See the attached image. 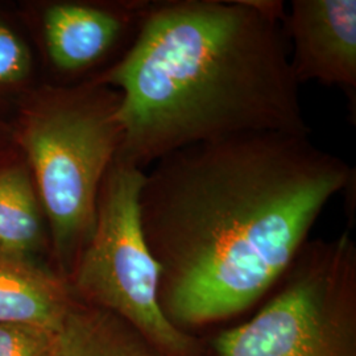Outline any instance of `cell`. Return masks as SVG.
I'll return each mask as SVG.
<instances>
[{
	"label": "cell",
	"instance_id": "6da1fadb",
	"mask_svg": "<svg viewBox=\"0 0 356 356\" xmlns=\"http://www.w3.org/2000/svg\"><path fill=\"white\" fill-rule=\"evenodd\" d=\"M355 169L309 135L244 134L169 153L145 173L139 206L175 326L231 318L272 291Z\"/></svg>",
	"mask_w": 356,
	"mask_h": 356
},
{
	"label": "cell",
	"instance_id": "7a4b0ae2",
	"mask_svg": "<svg viewBox=\"0 0 356 356\" xmlns=\"http://www.w3.org/2000/svg\"><path fill=\"white\" fill-rule=\"evenodd\" d=\"M276 0H149L139 35L99 81L122 95L118 160L144 170L244 134L310 135Z\"/></svg>",
	"mask_w": 356,
	"mask_h": 356
},
{
	"label": "cell",
	"instance_id": "3957f363",
	"mask_svg": "<svg viewBox=\"0 0 356 356\" xmlns=\"http://www.w3.org/2000/svg\"><path fill=\"white\" fill-rule=\"evenodd\" d=\"M120 101L119 91L61 95L23 132L54 250L69 276L92 234L103 179L124 140Z\"/></svg>",
	"mask_w": 356,
	"mask_h": 356
},
{
	"label": "cell",
	"instance_id": "277c9868",
	"mask_svg": "<svg viewBox=\"0 0 356 356\" xmlns=\"http://www.w3.org/2000/svg\"><path fill=\"white\" fill-rule=\"evenodd\" d=\"M144 177V170L118 159L110 166L92 234L67 281L79 301L120 316L166 355L201 356L198 341L166 318L160 305V267L141 225Z\"/></svg>",
	"mask_w": 356,
	"mask_h": 356
},
{
	"label": "cell",
	"instance_id": "5b68a950",
	"mask_svg": "<svg viewBox=\"0 0 356 356\" xmlns=\"http://www.w3.org/2000/svg\"><path fill=\"white\" fill-rule=\"evenodd\" d=\"M280 289L214 341L218 356H356V247L348 232L307 242Z\"/></svg>",
	"mask_w": 356,
	"mask_h": 356
},
{
	"label": "cell",
	"instance_id": "8992f818",
	"mask_svg": "<svg viewBox=\"0 0 356 356\" xmlns=\"http://www.w3.org/2000/svg\"><path fill=\"white\" fill-rule=\"evenodd\" d=\"M282 28L297 83L338 86L355 103V0H293Z\"/></svg>",
	"mask_w": 356,
	"mask_h": 356
},
{
	"label": "cell",
	"instance_id": "52a82bcc",
	"mask_svg": "<svg viewBox=\"0 0 356 356\" xmlns=\"http://www.w3.org/2000/svg\"><path fill=\"white\" fill-rule=\"evenodd\" d=\"M148 1L107 7L89 3L53 4L44 15V35L51 64L76 74L101 64L123 42L139 35Z\"/></svg>",
	"mask_w": 356,
	"mask_h": 356
},
{
	"label": "cell",
	"instance_id": "ba28073f",
	"mask_svg": "<svg viewBox=\"0 0 356 356\" xmlns=\"http://www.w3.org/2000/svg\"><path fill=\"white\" fill-rule=\"evenodd\" d=\"M74 300L67 279L32 256L0 248V322L56 331Z\"/></svg>",
	"mask_w": 356,
	"mask_h": 356
},
{
	"label": "cell",
	"instance_id": "9c48e42d",
	"mask_svg": "<svg viewBox=\"0 0 356 356\" xmlns=\"http://www.w3.org/2000/svg\"><path fill=\"white\" fill-rule=\"evenodd\" d=\"M53 356H168L132 323L78 298L54 334Z\"/></svg>",
	"mask_w": 356,
	"mask_h": 356
},
{
	"label": "cell",
	"instance_id": "30bf717a",
	"mask_svg": "<svg viewBox=\"0 0 356 356\" xmlns=\"http://www.w3.org/2000/svg\"><path fill=\"white\" fill-rule=\"evenodd\" d=\"M44 242L38 197L19 168L0 172V248L32 256Z\"/></svg>",
	"mask_w": 356,
	"mask_h": 356
},
{
	"label": "cell",
	"instance_id": "8fae6325",
	"mask_svg": "<svg viewBox=\"0 0 356 356\" xmlns=\"http://www.w3.org/2000/svg\"><path fill=\"white\" fill-rule=\"evenodd\" d=\"M54 334L36 325L0 322V356H53Z\"/></svg>",
	"mask_w": 356,
	"mask_h": 356
},
{
	"label": "cell",
	"instance_id": "7c38bea8",
	"mask_svg": "<svg viewBox=\"0 0 356 356\" xmlns=\"http://www.w3.org/2000/svg\"><path fill=\"white\" fill-rule=\"evenodd\" d=\"M29 53L11 29L0 24V85L23 79L29 70Z\"/></svg>",
	"mask_w": 356,
	"mask_h": 356
}]
</instances>
